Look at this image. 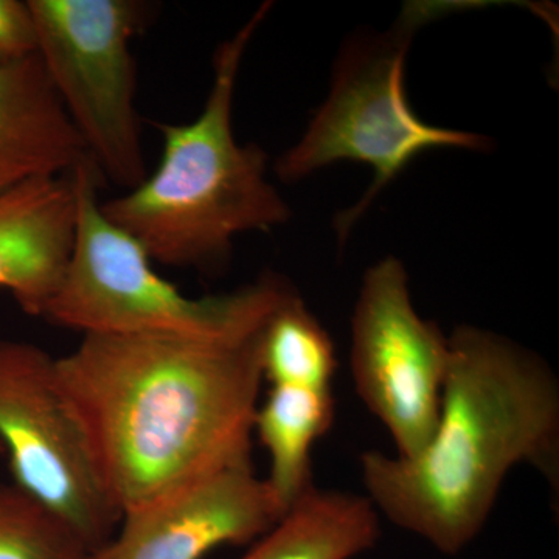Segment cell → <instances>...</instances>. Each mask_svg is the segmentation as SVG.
Wrapping results in <instances>:
<instances>
[{"instance_id": "2e32d148", "label": "cell", "mask_w": 559, "mask_h": 559, "mask_svg": "<svg viewBox=\"0 0 559 559\" xmlns=\"http://www.w3.org/2000/svg\"><path fill=\"white\" fill-rule=\"evenodd\" d=\"M38 53V32L31 5L0 0V68Z\"/></svg>"}, {"instance_id": "9a60e30c", "label": "cell", "mask_w": 559, "mask_h": 559, "mask_svg": "<svg viewBox=\"0 0 559 559\" xmlns=\"http://www.w3.org/2000/svg\"><path fill=\"white\" fill-rule=\"evenodd\" d=\"M0 559H97V550L43 500L0 484Z\"/></svg>"}, {"instance_id": "8992f818", "label": "cell", "mask_w": 559, "mask_h": 559, "mask_svg": "<svg viewBox=\"0 0 559 559\" xmlns=\"http://www.w3.org/2000/svg\"><path fill=\"white\" fill-rule=\"evenodd\" d=\"M38 57L87 156L123 189L146 178L131 43L151 20L139 0H28Z\"/></svg>"}, {"instance_id": "ba28073f", "label": "cell", "mask_w": 559, "mask_h": 559, "mask_svg": "<svg viewBox=\"0 0 559 559\" xmlns=\"http://www.w3.org/2000/svg\"><path fill=\"white\" fill-rule=\"evenodd\" d=\"M353 384L388 429L396 455L415 457L439 421L450 369V337L412 305L403 263L388 257L369 267L352 319Z\"/></svg>"}, {"instance_id": "7a4b0ae2", "label": "cell", "mask_w": 559, "mask_h": 559, "mask_svg": "<svg viewBox=\"0 0 559 559\" xmlns=\"http://www.w3.org/2000/svg\"><path fill=\"white\" fill-rule=\"evenodd\" d=\"M530 465L559 491V384L549 364L492 331L460 326L439 421L415 457L360 455L380 516L455 557L479 536L511 471Z\"/></svg>"}, {"instance_id": "5bb4252c", "label": "cell", "mask_w": 559, "mask_h": 559, "mask_svg": "<svg viewBox=\"0 0 559 559\" xmlns=\"http://www.w3.org/2000/svg\"><path fill=\"white\" fill-rule=\"evenodd\" d=\"M261 370L272 385L331 390L336 371L333 341L297 293L264 326Z\"/></svg>"}, {"instance_id": "277c9868", "label": "cell", "mask_w": 559, "mask_h": 559, "mask_svg": "<svg viewBox=\"0 0 559 559\" xmlns=\"http://www.w3.org/2000/svg\"><path fill=\"white\" fill-rule=\"evenodd\" d=\"M75 221L68 263L43 319L53 325L109 336H167L240 344L259 336L290 294L288 282L266 274L218 296L189 297L157 274L148 252L103 213L102 175L87 156L70 173Z\"/></svg>"}, {"instance_id": "5b68a950", "label": "cell", "mask_w": 559, "mask_h": 559, "mask_svg": "<svg viewBox=\"0 0 559 559\" xmlns=\"http://www.w3.org/2000/svg\"><path fill=\"white\" fill-rule=\"evenodd\" d=\"M454 9V2L409 3L390 31L348 43L334 66L329 97L299 142L275 162V175L283 182H296L341 160L373 168V183L362 200L336 219L341 241L382 189L419 154L489 146L484 135L426 123L407 102L404 72L415 33Z\"/></svg>"}, {"instance_id": "3957f363", "label": "cell", "mask_w": 559, "mask_h": 559, "mask_svg": "<svg viewBox=\"0 0 559 559\" xmlns=\"http://www.w3.org/2000/svg\"><path fill=\"white\" fill-rule=\"evenodd\" d=\"M271 3L224 40L213 58L204 109L186 124L154 123L162 156L153 175L102 210L148 252L151 261L212 271L229 259L235 238L286 223L290 210L267 179V154L241 145L234 132V97L250 40Z\"/></svg>"}, {"instance_id": "9c48e42d", "label": "cell", "mask_w": 559, "mask_h": 559, "mask_svg": "<svg viewBox=\"0 0 559 559\" xmlns=\"http://www.w3.org/2000/svg\"><path fill=\"white\" fill-rule=\"evenodd\" d=\"M283 514L248 460L124 514L97 559H202L218 547L261 538Z\"/></svg>"}, {"instance_id": "6da1fadb", "label": "cell", "mask_w": 559, "mask_h": 559, "mask_svg": "<svg viewBox=\"0 0 559 559\" xmlns=\"http://www.w3.org/2000/svg\"><path fill=\"white\" fill-rule=\"evenodd\" d=\"M261 334L240 344L87 334L57 382L120 518L248 462Z\"/></svg>"}, {"instance_id": "4fadbf2b", "label": "cell", "mask_w": 559, "mask_h": 559, "mask_svg": "<svg viewBox=\"0 0 559 559\" xmlns=\"http://www.w3.org/2000/svg\"><path fill=\"white\" fill-rule=\"evenodd\" d=\"M334 418L331 390L272 385L259 406L253 423L261 444L271 459L266 477L282 510L308 491L312 484L311 451L316 441L329 432Z\"/></svg>"}, {"instance_id": "30bf717a", "label": "cell", "mask_w": 559, "mask_h": 559, "mask_svg": "<svg viewBox=\"0 0 559 559\" xmlns=\"http://www.w3.org/2000/svg\"><path fill=\"white\" fill-rule=\"evenodd\" d=\"M75 221L70 176L28 180L0 193V289L43 319L60 283Z\"/></svg>"}, {"instance_id": "7c38bea8", "label": "cell", "mask_w": 559, "mask_h": 559, "mask_svg": "<svg viewBox=\"0 0 559 559\" xmlns=\"http://www.w3.org/2000/svg\"><path fill=\"white\" fill-rule=\"evenodd\" d=\"M380 536L381 516L367 496L311 487L241 559H353Z\"/></svg>"}, {"instance_id": "e0dca14e", "label": "cell", "mask_w": 559, "mask_h": 559, "mask_svg": "<svg viewBox=\"0 0 559 559\" xmlns=\"http://www.w3.org/2000/svg\"><path fill=\"white\" fill-rule=\"evenodd\" d=\"M0 455H5V451H3L2 443H0Z\"/></svg>"}, {"instance_id": "8fae6325", "label": "cell", "mask_w": 559, "mask_h": 559, "mask_svg": "<svg viewBox=\"0 0 559 559\" xmlns=\"http://www.w3.org/2000/svg\"><path fill=\"white\" fill-rule=\"evenodd\" d=\"M83 140L51 86L38 53L0 68V193L68 176L86 159Z\"/></svg>"}, {"instance_id": "52a82bcc", "label": "cell", "mask_w": 559, "mask_h": 559, "mask_svg": "<svg viewBox=\"0 0 559 559\" xmlns=\"http://www.w3.org/2000/svg\"><path fill=\"white\" fill-rule=\"evenodd\" d=\"M0 443L13 484L57 511L95 550L120 524L79 423L57 382V358L0 340Z\"/></svg>"}]
</instances>
